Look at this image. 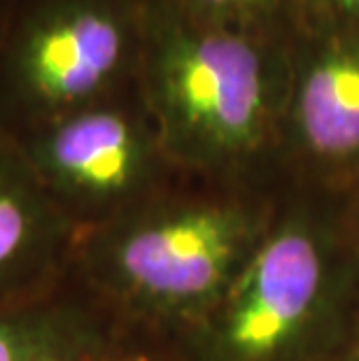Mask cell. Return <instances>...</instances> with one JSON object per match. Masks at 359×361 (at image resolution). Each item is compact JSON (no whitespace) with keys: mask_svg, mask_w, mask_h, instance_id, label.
<instances>
[{"mask_svg":"<svg viewBox=\"0 0 359 361\" xmlns=\"http://www.w3.org/2000/svg\"><path fill=\"white\" fill-rule=\"evenodd\" d=\"M289 49L145 0L138 94L182 178L269 187L285 178Z\"/></svg>","mask_w":359,"mask_h":361,"instance_id":"6da1fadb","label":"cell"},{"mask_svg":"<svg viewBox=\"0 0 359 361\" xmlns=\"http://www.w3.org/2000/svg\"><path fill=\"white\" fill-rule=\"evenodd\" d=\"M276 207L269 187L180 180L82 231L71 287L126 338L147 331L178 341L231 287Z\"/></svg>","mask_w":359,"mask_h":361,"instance_id":"7a4b0ae2","label":"cell"},{"mask_svg":"<svg viewBox=\"0 0 359 361\" xmlns=\"http://www.w3.org/2000/svg\"><path fill=\"white\" fill-rule=\"evenodd\" d=\"M294 184L205 317L178 338L187 361H327L359 310V243L339 191Z\"/></svg>","mask_w":359,"mask_h":361,"instance_id":"3957f363","label":"cell"},{"mask_svg":"<svg viewBox=\"0 0 359 361\" xmlns=\"http://www.w3.org/2000/svg\"><path fill=\"white\" fill-rule=\"evenodd\" d=\"M145 0H10L0 128L17 135L135 87Z\"/></svg>","mask_w":359,"mask_h":361,"instance_id":"277c9868","label":"cell"},{"mask_svg":"<svg viewBox=\"0 0 359 361\" xmlns=\"http://www.w3.org/2000/svg\"><path fill=\"white\" fill-rule=\"evenodd\" d=\"M12 137L82 231L187 180L166 157L138 87Z\"/></svg>","mask_w":359,"mask_h":361,"instance_id":"5b68a950","label":"cell"},{"mask_svg":"<svg viewBox=\"0 0 359 361\" xmlns=\"http://www.w3.org/2000/svg\"><path fill=\"white\" fill-rule=\"evenodd\" d=\"M282 166L296 184H359V28H308L289 49Z\"/></svg>","mask_w":359,"mask_h":361,"instance_id":"8992f818","label":"cell"},{"mask_svg":"<svg viewBox=\"0 0 359 361\" xmlns=\"http://www.w3.org/2000/svg\"><path fill=\"white\" fill-rule=\"evenodd\" d=\"M80 235L0 128V308L40 303L71 287Z\"/></svg>","mask_w":359,"mask_h":361,"instance_id":"52a82bcc","label":"cell"},{"mask_svg":"<svg viewBox=\"0 0 359 361\" xmlns=\"http://www.w3.org/2000/svg\"><path fill=\"white\" fill-rule=\"evenodd\" d=\"M126 348L133 343L75 287L0 308V361H80Z\"/></svg>","mask_w":359,"mask_h":361,"instance_id":"ba28073f","label":"cell"},{"mask_svg":"<svg viewBox=\"0 0 359 361\" xmlns=\"http://www.w3.org/2000/svg\"><path fill=\"white\" fill-rule=\"evenodd\" d=\"M203 24L292 47L305 30L301 0H173Z\"/></svg>","mask_w":359,"mask_h":361,"instance_id":"9c48e42d","label":"cell"},{"mask_svg":"<svg viewBox=\"0 0 359 361\" xmlns=\"http://www.w3.org/2000/svg\"><path fill=\"white\" fill-rule=\"evenodd\" d=\"M308 28H359V0H301Z\"/></svg>","mask_w":359,"mask_h":361,"instance_id":"30bf717a","label":"cell"},{"mask_svg":"<svg viewBox=\"0 0 359 361\" xmlns=\"http://www.w3.org/2000/svg\"><path fill=\"white\" fill-rule=\"evenodd\" d=\"M80 361H150V357L142 355L138 348H126V350H114V352H108V355H98V357H89Z\"/></svg>","mask_w":359,"mask_h":361,"instance_id":"8fae6325","label":"cell"},{"mask_svg":"<svg viewBox=\"0 0 359 361\" xmlns=\"http://www.w3.org/2000/svg\"><path fill=\"white\" fill-rule=\"evenodd\" d=\"M327 361H359V345H355V348H343L339 355H334Z\"/></svg>","mask_w":359,"mask_h":361,"instance_id":"7c38bea8","label":"cell"},{"mask_svg":"<svg viewBox=\"0 0 359 361\" xmlns=\"http://www.w3.org/2000/svg\"><path fill=\"white\" fill-rule=\"evenodd\" d=\"M7 10H10V0H0V33H3L5 19H7Z\"/></svg>","mask_w":359,"mask_h":361,"instance_id":"4fadbf2b","label":"cell"},{"mask_svg":"<svg viewBox=\"0 0 359 361\" xmlns=\"http://www.w3.org/2000/svg\"><path fill=\"white\" fill-rule=\"evenodd\" d=\"M355 191H357V198H359V184H357V187H355Z\"/></svg>","mask_w":359,"mask_h":361,"instance_id":"5bb4252c","label":"cell"},{"mask_svg":"<svg viewBox=\"0 0 359 361\" xmlns=\"http://www.w3.org/2000/svg\"><path fill=\"white\" fill-rule=\"evenodd\" d=\"M357 345H359V343H357Z\"/></svg>","mask_w":359,"mask_h":361,"instance_id":"9a60e30c","label":"cell"}]
</instances>
